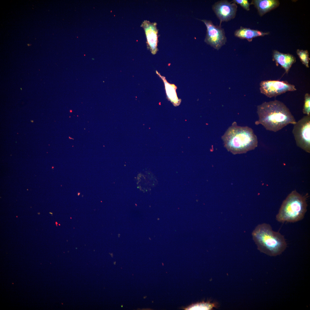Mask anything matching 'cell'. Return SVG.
<instances>
[{
	"label": "cell",
	"mask_w": 310,
	"mask_h": 310,
	"mask_svg": "<svg viewBox=\"0 0 310 310\" xmlns=\"http://www.w3.org/2000/svg\"><path fill=\"white\" fill-rule=\"evenodd\" d=\"M259 119L255 124L262 125L267 130L276 132L288 124L296 123L295 119L286 106L274 100L265 102L258 106Z\"/></svg>",
	"instance_id": "1"
},
{
	"label": "cell",
	"mask_w": 310,
	"mask_h": 310,
	"mask_svg": "<svg viewBox=\"0 0 310 310\" xmlns=\"http://www.w3.org/2000/svg\"><path fill=\"white\" fill-rule=\"evenodd\" d=\"M224 146L233 154L246 153L258 145L257 137L248 126H240L234 122L222 137Z\"/></svg>",
	"instance_id": "2"
},
{
	"label": "cell",
	"mask_w": 310,
	"mask_h": 310,
	"mask_svg": "<svg viewBox=\"0 0 310 310\" xmlns=\"http://www.w3.org/2000/svg\"><path fill=\"white\" fill-rule=\"evenodd\" d=\"M253 239L258 249L269 256L281 254L286 249L287 243L283 235L274 231L269 224L257 225L252 232Z\"/></svg>",
	"instance_id": "3"
},
{
	"label": "cell",
	"mask_w": 310,
	"mask_h": 310,
	"mask_svg": "<svg viewBox=\"0 0 310 310\" xmlns=\"http://www.w3.org/2000/svg\"><path fill=\"white\" fill-rule=\"evenodd\" d=\"M306 198L296 190L292 191L283 202L276 220L282 223L295 222L302 220L307 211Z\"/></svg>",
	"instance_id": "4"
},
{
	"label": "cell",
	"mask_w": 310,
	"mask_h": 310,
	"mask_svg": "<svg viewBox=\"0 0 310 310\" xmlns=\"http://www.w3.org/2000/svg\"><path fill=\"white\" fill-rule=\"evenodd\" d=\"M292 133L297 146L310 152V115L304 116L294 125Z\"/></svg>",
	"instance_id": "5"
},
{
	"label": "cell",
	"mask_w": 310,
	"mask_h": 310,
	"mask_svg": "<svg viewBox=\"0 0 310 310\" xmlns=\"http://www.w3.org/2000/svg\"><path fill=\"white\" fill-rule=\"evenodd\" d=\"M200 20L204 23L206 28L204 42L216 49L219 50L227 41L224 29L221 26L215 25L210 20Z\"/></svg>",
	"instance_id": "6"
},
{
	"label": "cell",
	"mask_w": 310,
	"mask_h": 310,
	"mask_svg": "<svg viewBox=\"0 0 310 310\" xmlns=\"http://www.w3.org/2000/svg\"><path fill=\"white\" fill-rule=\"evenodd\" d=\"M260 86L261 93L270 98L297 90L294 85L286 81L264 80L260 82Z\"/></svg>",
	"instance_id": "7"
},
{
	"label": "cell",
	"mask_w": 310,
	"mask_h": 310,
	"mask_svg": "<svg viewBox=\"0 0 310 310\" xmlns=\"http://www.w3.org/2000/svg\"><path fill=\"white\" fill-rule=\"evenodd\" d=\"M237 6L233 2L227 0H220L212 6L213 10L220 20L219 26L222 22L228 21L235 17Z\"/></svg>",
	"instance_id": "8"
},
{
	"label": "cell",
	"mask_w": 310,
	"mask_h": 310,
	"mask_svg": "<svg viewBox=\"0 0 310 310\" xmlns=\"http://www.w3.org/2000/svg\"><path fill=\"white\" fill-rule=\"evenodd\" d=\"M142 25L146 34L148 47L152 53L154 55L158 51V36L157 24L146 20L143 22Z\"/></svg>",
	"instance_id": "9"
},
{
	"label": "cell",
	"mask_w": 310,
	"mask_h": 310,
	"mask_svg": "<svg viewBox=\"0 0 310 310\" xmlns=\"http://www.w3.org/2000/svg\"><path fill=\"white\" fill-rule=\"evenodd\" d=\"M272 57L276 65H280L287 74L288 73L292 65L296 61V58L293 55L283 53L276 50L273 51Z\"/></svg>",
	"instance_id": "10"
},
{
	"label": "cell",
	"mask_w": 310,
	"mask_h": 310,
	"mask_svg": "<svg viewBox=\"0 0 310 310\" xmlns=\"http://www.w3.org/2000/svg\"><path fill=\"white\" fill-rule=\"evenodd\" d=\"M250 4L253 5L261 16L278 7L280 2L277 0H253Z\"/></svg>",
	"instance_id": "11"
},
{
	"label": "cell",
	"mask_w": 310,
	"mask_h": 310,
	"mask_svg": "<svg viewBox=\"0 0 310 310\" xmlns=\"http://www.w3.org/2000/svg\"><path fill=\"white\" fill-rule=\"evenodd\" d=\"M268 32H264L257 30H254L241 26L234 32L235 36L241 39H246L249 42L252 41L255 37L264 36L269 34Z\"/></svg>",
	"instance_id": "12"
},
{
	"label": "cell",
	"mask_w": 310,
	"mask_h": 310,
	"mask_svg": "<svg viewBox=\"0 0 310 310\" xmlns=\"http://www.w3.org/2000/svg\"><path fill=\"white\" fill-rule=\"evenodd\" d=\"M156 73L164 83L166 92L168 99L175 106L179 105L181 102V100H179L177 96L176 92V86L173 84H171L168 82L165 78L161 76L157 71H156Z\"/></svg>",
	"instance_id": "13"
},
{
	"label": "cell",
	"mask_w": 310,
	"mask_h": 310,
	"mask_svg": "<svg viewBox=\"0 0 310 310\" xmlns=\"http://www.w3.org/2000/svg\"><path fill=\"white\" fill-rule=\"evenodd\" d=\"M296 53L302 63L307 68H309L310 59L308 51L307 50L298 49Z\"/></svg>",
	"instance_id": "14"
},
{
	"label": "cell",
	"mask_w": 310,
	"mask_h": 310,
	"mask_svg": "<svg viewBox=\"0 0 310 310\" xmlns=\"http://www.w3.org/2000/svg\"><path fill=\"white\" fill-rule=\"evenodd\" d=\"M215 304L210 303H197L188 308L191 310H209L214 307Z\"/></svg>",
	"instance_id": "15"
},
{
	"label": "cell",
	"mask_w": 310,
	"mask_h": 310,
	"mask_svg": "<svg viewBox=\"0 0 310 310\" xmlns=\"http://www.w3.org/2000/svg\"><path fill=\"white\" fill-rule=\"evenodd\" d=\"M303 112L307 115H310V95L308 93H306L305 95Z\"/></svg>",
	"instance_id": "16"
},
{
	"label": "cell",
	"mask_w": 310,
	"mask_h": 310,
	"mask_svg": "<svg viewBox=\"0 0 310 310\" xmlns=\"http://www.w3.org/2000/svg\"><path fill=\"white\" fill-rule=\"evenodd\" d=\"M232 1L236 4L239 5L247 11H249L250 10V4L247 0H234Z\"/></svg>",
	"instance_id": "17"
}]
</instances>
